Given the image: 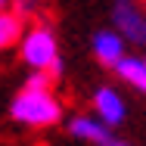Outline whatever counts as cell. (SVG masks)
I'll use <instances>...</instances> for the list:
<instances>
[{"instance_id": "6da1fadb", "label": "cell", "mask_w": 146, "mask_h": 146, "mask_svg": "<svg viewBox=\"0 0 146 146\" xmlns=\"http://www.w3.org/2000/svg\"><path fill=\"white\" fill-rule=\"evenodd\" d=\"M9 118L25 127H53L62 118V103L53 96V90L22 87L9 103Z\"/></svg>"}, {"instance_id": "7a4b0ae2", "label": "cell", "mask_w": 146, "mask_h": 146, "mask_svg": "<svg viewBox=\"0 0 146 146\" xmlns=\"http://www.w3.org/2000/svg\"><path fill=\"white\" fill-rule=\"evenodd\" d=\"M19 50H22V62L28 65L31 72H50L53 78L62 75L59 44H56V34L50 28H44V25L28 28L25 37H22V44H19Z\"/></svg>"}, {"instance_id": "3957f363", "label": "cell", "mask_w": 146, "mask_h": 146, "mask_svg": "<svg viewBox=\"0 0 146 146\" xmlns=\"http://www.w3.org/2000/svg\"><path fill=\"white\" fill-rule=\"evenodd\" d=\"M112 25L127 37V44L146 47V9H140L134 0H115L112 3Z\"/></svg>"}, {"instance_id": "277c9868", "label": "cell", "mask_w": 146, "mask_h": 146, "mask_svg": "<svg viewBox=\"0 0 146 146\" xmlns=\"http://www.w3.org/2000/svg\"><path fill=\"white\" fill-rule=\"evenodd\" d=\"M68 134H72L75 140L90 143V146H112L115 143L112 127L100 115H75V118H68Z\"/></svg>"}, {"instance_id": "5b68a950", "label": "cell", "mask_w": 146, "mask_h": 146, "mask_svg": "<svg viewBox=\"0 0 146 146\" xmlns=\"http://www.w3.org/2000/svg\"><path fill=\"white\" fill-rule=\"evenodd\" d=\"M124 44H127V37L121 34V31L112 25V28H100L93 37H90V50H93V56L100 59L103 65H115L118 59H124Z\"/></svg>"}, {"instance_id": "8992f818", "label": "cell", "mask_w": 146, "mask_h": 146, "mask_svg": "<svg viewBox=\"0 0 146 146\" xmlns=\"http://www.w3.org/2000/svg\"><path fill=\"white\" fill-rule=\"evenodd\" d=\"M93 109H96V115L103 118L109 127H118V124L127 118L124 96H121L115 87H109V84H103V87L93 90Z\"/></svg>"}, {"instance_id": "52a82bcc", "label": "cell", "mask_w": 146, "mask_h": 146, "mask_svg": "<svg viewBox=\"0 0 146 146\" xmlns=\"http://www.w3.org/2000/svg\"><path fill=\"white\" fill-rule=\"evenodd\" d=\"M112 68H115V75L124 81V84H131L134 90L146 93V59H143V56H134V53H127L124 59H118Z\"/></svg>"}, {"instance_id": "ba28073f", "label": "cell", "mask_w": 146, "mask_h": 146, "mask_svg": "<svg viewBox=\"0 0 146 146\" xmlns=\"http://www.w3.org/2000/svg\"><path fill=\"white\" fill-rule=\"evenodd\" d=\"M22 37H25V31H22V16L3 9V13H0V47L9 50L13 44H22Z\"/></svg>"}, {"instance_id": "9c48e42d", "label": "cell", "mask_w": 146, "mask_h": 146, "mask_svg": "<svg viewBox=\"0 0 146 146\" xmlns=\"http://www.w3.org/2000/svg\"><path fill=\"white\" fill-rule=\"evenodd\" d=\"M50 81H53V75H50V72H31V75H28V81H25V87L50 90Z\"/></svg>"}, {"instance_id": "30bf717a", "label": "cell", "mask_w": 146, "mask_h": 146, "mask_svg": "<svg viewBox=\"0 0 146 146\" xmlns=\"http://www.w3.org/2000/svg\"><path fill=\"white\" fill-rule=\"evenodd\" d=\"M37 6V0H16V13H31Z\"/></svg>"}, {"instance_id": "8fae6325", "label": "cell", "mask_w": 146, "mask_h": 146, "mask_svg": "<svg viewBox=\"0 0 146 146\" xmlns=\"http://www.w3.org/2000/svg\"><path fill=\"white\" fill-rule=\"evenodd\" d=\"M112 146H131V143H124V140H115V143H112Z\"/></svg>"}]
</instances>
